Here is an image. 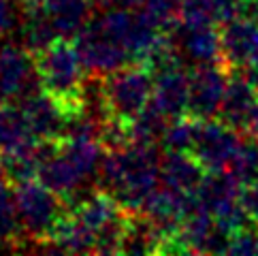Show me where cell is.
Instances as JSON below:
<instances>
[{
  "label": "cell",
  "mask_w": 258,
  "mask_h": 256,
  "mask_svg": "<svg viewBox=\"0 0 258 256\" xmlns=\"http://www.w3.org/2000/svg\"><path fill=\"white\" fill-rule=\"evenodd\" d=\"M117 3H119V0H117ZM94 5H96V9L103 11V9H111L115 5V0H94Z\"/></svg>",
  "instance_id": "obj_27"
},
{
  "label": "cell",
  "mask_w": 258,
  "mask_h": 256,
  "mask_svg": "<svg viewBox=\"0 0 258 256\" xmlns=\"http://www.w3.org/2000/svg\"><path fill=\"white\" fill-rule=\"evenodd\" d=\"M13 188L26 241H32L34 245L43 243L47 248L53 233H56L58 222L67 214L69 203H64L39 177L20 181Z\"/></svg>",
  "instance_id": "obj_4"
},
{
  "label": "cell",
  "mask_w": 258,
  "mask_h": 256,
  "mask_svg": "<svg viewBox=\"0 0 258 256\" xmlns=\"http://www.w3.org/2000/svg\"><path fill=\"white\" fill-rule=\"evenodd\" d=\"M124 7H131V9H135V7H141L143 5V0H119Z\"/></svg>",
  "instance_id": "obj_28"
},
{
  "label": "cell",
  "mask_w": 258,
  "mask_h": 256,
  "mask_svg": "<svg viewBox=\"0 0 258 256\" xmlns=\"http://www.w3.org/2000/svg\"><path fill=\"white\" fill-rule=\"evenodd\" d=\"M17 24V5L13 0H0V39L7 36Z\"/></svg>",
  "instance_id": "obj_24"
},
{
  "label": "cell",
  "mask_w": 258,
  "mask_h": 256,
  "mask_svg": "<svg viewBox=\"0 0 258 256\" xmlns=\"http://www.w3.org/2000/svg\"><path fill=\"white\" fill-rule=\"evenodd\" d=\"M36 177L69 205H73V199H75V195L79 192L81 184L86 181V177L81 175L79 169L73 164V160L60 148H58V152H53L49 158L43 160Z\"/></svg>",
  "instance_id": "obj_15"
},
{
  "label": "cell",
  "mask_w": 258,
  "mask_h": 256,
  "mask_svg": "<svg viewBox=\"0 0 258 256\" xmlns=\"http://www.w3.org/2000/svg\"><path fill=\"white\" fill-rule=\"evenodd\" d=\"M222 32V64L230 71H245L258 56V24L247 17H235L220 24Z\"/></svg>",
  "instance_id": "obj_10"
},
{
  "label": "cell",
  "mask_w": 258,
  "mask_h": 256,
  "mask_svg": "<svg viewBox=\"0 0 258 256\" xmlns=\"http://www.w3.org/2000/svg\"><path fill=\"white\" fill-rule=\"evenodd\" d=\"M207 169L197 160L192 152H164L160 162L162 184L173 190H179L183 195H195L203 179L207 175Z\"/></svg>",
  "instance_id": "obj_14"
},
{
  "label": "cell",
  "mask_w": 258,
  "mask_h": 256,
  "mask_svg": "<svg viewBox=\"0 0 258 256\" xmlns=\"http://www.w3.org/2000/svg\"><path fill=\"white\" fill-rule=\"evenodd\" d=\"M156 71L147 62H128L109 75L100 77V94L107 120L133 122L150 105Z\"/></svg>",
  "instance_id": "obj_3"
},
{
  "label": "cell",
  "mask_w": 258,
  "mask_h": 256,
  "mask_svg": "<svg viewBox=\"0 0 258 256\" xmlns=\"http://www.w3.org/2000/svg\"><path fill=\"white\" fill-rule=\"evenodd\" d=\"M188 100H190V71L175 67V69H167L156 75L150 103L167 120H175V117L186 115Z\"/></svg>",
  "instance_id": "obj_11"
},
{
  "label": "cell",
  "mask_w": 258,
  "mask_h": 256,
  "mask_svg": "<svg viewBox=\"0 0 258 256\" xmlns=\"http://www.w3.org/2000/svg\"><path fill=\"white\" fill-rule=\"evenodd\" d=\"M22 109L28 117L30 131L39 141H60L73 117L64 111L56 98H51L43 88L22 100Z\"/></svg>",
  "instance_id": "obj_9"
},
{
  "label": "cell",
  "mask_w": 258,
  "mask_h": 256,
  "mask_svg": "<svg viewBox=\"0 0 258 256\" xmlns=\"http://www.w3.org/2000/svg\"><path fill=\"white\" fill-rule=\"evenodd\" d=\"M160 162L158 143L107 150L98 171L100 188L113 192L126 212L141 214L143 203L162 184Z\"/></svg>",
  "instance_id": "obj_1"
},
{
  "label": "cell",
  "mask_w": 258,
  "mask_h": 256,
  "mask_svg": "<svg viewBox=\"0 0 258 256\" xmlns=\"http://www.w3.org/2000/svg\"><path fill=\"white\" fill-rule=\"evenodd\" d=\"M94 9V0H47L45 3V11L53 28L64 39H75L90 24Z\"/></svg>",
  "instance_id": "obj_16"
},
{
  "label": "cell",
  "mask_w": 258,
  "mask_h": 256,
  "mask_svg": "<svg viewBox=\"0 0 258 256\" xmlns=\"http://www.w3.org/2000/svg\"><path fill=\"white\" fill-rule=\"evenodd\" d=\"M228 171L239 179V184L258 179V139L256 137L243 135V141L239 145V152L235 154Z\"/></svg>",
  "instance_id": "obj_21"
},
{
  "label": "cell",
  "mask_w": 258,
  "mask_h": 256,
  "mask_svg": "<svg viewBox=\"0 0 258 256\" xmlns=\"http://www.w3.org/2000/svg\"><path fill=\"white\" fill-rule=\"evenodd\" d=\"M171 34L175 43H177L179 51L186 53L195 64H209V62L222 64V32H220V24L188 28V26L177 22Z\"/></svg>",
  "instance_id": "obj_13"
},
{
  "label": "cell",
  "mask_w": 258,
  "mask_h": 256,
  "mask_svg": "<svg viewBox=\"0 0 258 256\" xmlns=\"http://www.w3.org/2000/svg\"><path fill=\"white\" fill-rule=\"evenodd\" d=\"M239 203H241V209L245 212L247 220H252L254 224H258V179L247 181V184L241 186Z\"/></svg>",
  "instance_id": "obj_23"
},
{
  "label": "cell",
  "mask_w": 258,
  "mask_h": 256,
  "mask_svg": "<svg viewBox=\"0 0 258 256\" xmlns=\"http://www.w3.org/2000/svg\"><path fill=\"white\" fill-rule=\"evenodd\" d=\"M36 86H41V81L34 69V56L26 45H0V98L5 103H22L36 92Z\"/></svg>",
  "instance_id": "obj_7"
},
{
  "label": "cell",
  "mask_w": 258,
  "mask_h": 256,
  "mask_svg": "<svg viewBox=\"0 0 258 256\" xmlns=\"http://www.w3.org/2000/svg\"><path fill=\"white\" fill-rule=\"evenodd\" d=\"M256 107H258V90L254 88V84L247 79L243 71L230 73L218 117L243 135Z\"/></svg>",
  "instance_id": "obj_12"
},
{
  "label": "cell",
  "mask_w": 258,
  "mask_h": 256,
  "mask_svg": "<svg viewBox=\"0 0 258 256\" xmlns=\"http://www.w3.org/2000/svg\"><path fill=\"white\" fill-rule=\"evenodd\" d=\"M243 73L247 75V79H250L252 84H254V88L258 90V58H256V60H254V62H252L250 67H247V69H245Z\"/></svg>",
  "instance_id": "obj_25"
},
{
  "label": "cell",
  "mask_w": 258,
  "mask_h": 256,
  "mask_svg": "<svg viewBox=\"0 0 258 256\" xmlns=\"http://www.w3.org/2000/svg\"><path fill=\"white\" fill-rule=\"evenodd\" d=\"M0 105H3V98H0Z\"/></svg>",
  "instance_id": "obj_29"
},
{
  "label": "cell",
  "mask_w": 258,
  "mask_h": 256,
  "mask_svg": "<svg viewBox=\"0 0 258 256\" xmlns=\"http://www.w3.org/2000/svg\"><path fill=\"white\" fill-rule=\"evenodd\" d=\"M47 0H20L22 9H36V7H45Z\"/></svg>",
  "instance_id": "obj_26"
},
{
  "label": "cell",
  "mask_w": 258,
  "mask_h": 256,
  "mask_svg": "<svg viewBox=\"0 0 258 256\" xmlns=\"http://www.w3.org/2000/svg\"><path fill=\"white\" fill-rule=\"evenodd\" d=\"M26 241L17 212L15 188L9 179H0V248H20Z\"/></svg>",
  "instance_id": "obj_17"
},
{
  "label": "cell",
  "mask_w": 258,
  "mask_h": 256,
  "mask_svg": "<svg viewBox=\"0 0 258 256\" xmlns=\"http://www.w3.org/2000/svg\"><path fill=\"white\" fill-rule=\"evenodd\" d=\"M228 254H258V224L245 222L230 233Z\"/></svg>",
  "instance_id": "obj_22"
},
{
  "label": "cell",
  "mask_w": 258,
  "mask_h": 256,
  "mask_svg": "<svg viewBox=\"0 0 258 256\" xmlns=\"http://www.w3.org/2000/svg\"><path fill=\"white\" fill-rule=\"evenodd\" d=\"M73 41L77 45L79 58L84 62L88 75L92 77H105L131 62L128 51L105 32L98 17L90 20V24Z\"/></svg>",
  "instance_id": "obj_5"
},
{
  "label": "cell",
  "mask_w": 258,
  "mask_h": 256,
  "mask_svg": "<svg viewBox=\"0 0 258 256\" xmlns=\"http://www.w3.org/2000/svg\"><path fill=\"white\" fill-rule=\"evenodd\" d=\"M30 139H34V135L30 131L24 109L17 107V103L3 100V105H0V152L13 150Z\"/></svg>",
  "instance_id": "obj_18"
},
{
  "label": "cell",
  "mask_w": 258,
  "mask_h": 256,
  "mask_svg": "<svg viewBox=\"0 0 258 256\" xmlns=\"http://www.w3.org/2000/svg\"><path fill=\"white\" fill-rule=\"evenodd\" d=\"M241 141L243 135L237 128L228 126L220 117H214L199 124L197 139L190 152L207 171H224L230 167Z\"/></svg>",
  "instance_id": "obj_8"
},
{
  "label": "cell",
  "mask_w": 258,
  "mask_h": 256,
  "mask_svg": "<svg viewBox=\"0 0 258 256\" xmlns=\"http://www.w3.org/2000/svg\"><path fill=\"white\" fill-rule=\"evenodd\" d=\"M199 124L201 122L190 115H181V117L171 120L160 139L162 152H190L197 139Z\"/></svg>",
  "instance_id": "obj_20"
},
{
  "label": "cell",
  "mask_w": 258,
  "mask_h": 256,
  "mask_svg": "<svg viewBox=\"0 0 258 256\" xmlns=\"http://www.w3.org/2000/svg\"><path fill=\"white\" fill-rule=\"evenodd\" d=\"M41 88L56 98L71 117L86 113L88 71L79 58L75 41L58 36L45 49L32 53Z\"/></svg>",
  "instance_id": "obj_2"
},
{
  "label": "cell",
  "mask_w": 258,
  "mask_h": 256,
  "mask_svg": "<svg viewBox=\"0 0 258 256\" xmlns=\"http://www.w3.org/2000/svg\"><path fill=\"white\" fill-rule=\"evenodd\" d=\"M58 32L53 28V24L49 20L45 7L36 9H24V24H22V41L26 45V49L30 53H36L45 49L49 43L58 39Z\"/></svg>",
  "instance_id": "obj_19"
},
{
  "label": "cell",
  "mask_w": 258,
  "mask_h": 256,
  "mask_svg": "<svg viewBox=\"0 0 258 256\" xmlns=\"http://www.w3.org/2000/svg\"><path fill=\"white\" fill-rule=\"evenodd\" d=\"M230 71L220 62L195 64L190 71V100L188 113L199 122L214 120L222 107Z\"/></svg>",
  "instance_id": "obj_6"
}]
</instances>
